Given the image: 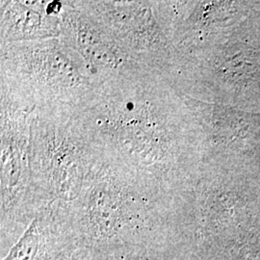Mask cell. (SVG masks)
Instances as JSON below:
<instances>
[{
  "label": "cell",
  "instance_id": "6da1fadb",
  "mask_svg": "<svg viewBox=\"0 0 260 260\" xmlns=\"http://www.w3.org/2000/svg\"><path fill=\"white\" fill-rule=\"evenodd\" d=\"M31 232L23 236L7 260H25V257L30 260L31 253L36 250L37 247V235L32 234Z\"/></svg>",
  "mask_w": 260,
  "mask_h": 260
}]
</instances>
